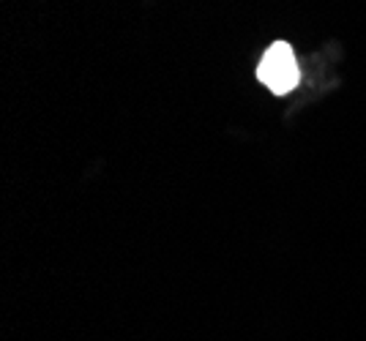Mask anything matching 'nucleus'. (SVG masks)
Instances as JSON below:
<instances>
[{
	"instance_id": "1",
	"label": "nucleus",
	"mask_w": 366,
	"mask_h": 341,
	"mask_svg": "<svg viewBox=\"0 0 366 341\" xmlns=\"http://www.w3.org/2000/svg\"><path fill=\"white\" fill-rule=\"evenodd\" d=\"M257 79L274 96H287L298 88L301 68H298V58L287 41H274L262 52V61L257 66Z\"/></svg>"
}]
</instances>
